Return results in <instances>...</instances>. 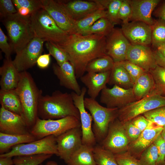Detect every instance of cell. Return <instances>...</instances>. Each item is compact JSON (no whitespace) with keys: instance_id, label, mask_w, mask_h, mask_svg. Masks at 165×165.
<instances>
[{"instance_id":"11","label":"cell","mask_w":165,"mask_h":165,"mask_svg":"<svg viewBox=\"0 0 165 165\" xmlns=\"http://www.w3.org/2000/svg\"><path fill=\"white\" fill-rule=\"evenodd\" d=\"M42 8L50 14L57 26L68 35L77 33L75 20L61 0H42Z\"/></svg>"},{"instance_id":"51","label":"cell","mask_w":165,"mask_h":165,"mask_svg":"<svg viewBox=\"0 0 165 165\" xmlns=\"http://www.w3.org/2000/svg\"><path fill=\"white\" fill-rule=\"evenodd\" d=\"M50 55L49 53L41 55L37 61L36 64L41 69L48 68L50 62Z\"/></svg>"},{"instance_id":"42","label":"cell","mask_w":165,"mask_h":165,"mask_svg":"<svg viewBox=\"0 0 165 165\" xmlns=\"http://www.w3.org/2000/svg\"><path fill=\"white\" fill-rule=\"evenodd\" d=\"M122 62L129 75L133 85L136 80L146 71L140 67L128 60Z\"/></svg>"},{"instance_id":"38","label":"cell","mask_w":165,"mask_h":165,"mask_svg":"<svg viewBox=\"0 0 165 165\" xmlns=\"http://www.w3.org/2000/svg\"><path fill=\"white\" fill-rule=\"evenodd\" d=\"M45 45L49 53L55 58L58 65H61L66 62H70V57L68 53L58 45L47 41Z\"/></svg>"},{"instance_id":"1","label":"cell","mask_w":165,"mask_h":165,"mask_svg":"<svg viewBox=\"0 0 165 165\" xmlns=\"http://www.w3.org/2000/svg\"><path fill=\"white\" fill-rule=\"evenodd\" d=\"M106 37L96 34L83 35L76 33L69 35L58 45L68 54L77 78L84 75L88 64L93 60L107 55Z\"/></svg>"},{"instance_id":"60","label":"cell","mask_w":165,"mask_h":165,"mask_svg":"<svg viewBox=\"0 0 165 165\" xmlns=\"http://www.w3.org/2000/svg\"><path fill=\"white\" fill-rule=\"evenodd\" d=\"M164 165H165V157L164 158Z\"/></svg>"},{"instance_id":"18","label":"cell","mask_w":165,"mask_h":165,"mask_svg":"<svg viewBox=\"0 0 165 165\" xmlns=\"http://www.w3.org/2000/svg\"><path fill=\"white\" fill-rule=\"evenodd\" d=\"M30 129L23 117L5 109L0 108V132L9 134L30 133Z\"/></svg>"},{"instance_id":"44","label":"cell","mask_w":165,"mask_h":165,"mask_svg":"<svg viewBox=\"0 0 165 165\" xmlns=\"http://www.w3.org/2000/svg\"><path fill=\"white\" fill-rule=\"evenodd\" d=\"M114 155L119 165H141L139 160L133 156L128 151Z\"/></svg>"},{"instance_id":"52","label":"cell","mask_w":165,"mask_h":165,"mask_svg":"<svg viewBox=\"0 0 165 165\" xmlns=\"http://www.w3.org/2000/svg\"><path fill=\"white\" fill-rule=\"evenodd\" d=\"M154 51L157 64L165 68V57L157 50Z\"/></svg>"},{"instance_id":"22","label":"cell","mask_w":165,"mask_h":165,"mask_svg":"<svg viewBox=\"0 0 165 165\" xmlns=\"http://www.w3.org/2000/svg\"><path fill=\"white\" fill-rule=\"evenodd\" d=\"M52 69L53 73L59 79L60 85L72 90L78 95L80 94L81 89L77 81L74 68L69 61L61 65L53 64Z\"/></svg>"},{"instance_id":"23","label":"cell","mask_w":165,"mask_h":165,"mask_svg":"<svg viewBox=\"0 0 165 165\" xmlns=\"http://www.w3.org/2000/svg\"><path fill=\"white\" fill-rule=\"evenodd\" d=\"M111 71L101 73L87 72L81 77V81L88 89L90 97L95 99L108 83Z\"/></svg>"},{"instance_id":"2","label":"cell","mask_w":165,"mask_h":165,"mask_svg":"<svg viewBox=\"0 0 165 165\" xmlns=\"http://www.w3.org/2000/svg\"><path fill=\"white\" fill-rule=\"evenodd\" d=\"M38 116L43 119H58L73 116L80 120V114L71 94L56 90L51 95H42L38 102Z\"/></svg>"},{"instance_id":"34","label":"cell","mask_w":165,"mask_h":165,"mask_svg":"<svg viewBox=\"0 0 165 165\" xmlns=\"http://www.w3.org/2000/svg\"><path fill=\"white\" fill-rule=\"evenodd\" d=\"M94 157L97 165H119L115 155L100 144L94 147Z\"/></svg>"},{"instance_id":"17","label":"cell","mask_w":165,"mask_h":165,"mask_svg":"<svg viewBox=\"0 0 165 165\" xmlns=\"http://www.w3.org/2000/svg\"><path fill=\"white\" fill-rule=\"evenodd\" d=\"M121 29L131 44L148 46L151 44V27L145 23L131 21L122 23Z\"/></svg>"},{"instance_id":"47","label":"cell","mask_w":165,"mask_h":165,"mask_svg":"<svg viewBox=\"0 0 165 165\" xmlns=\"http://www.w3.org/2000/svg\"><path fill=\"white\" fill-rule=\"evenodd\" d=\"M122 123L130 143L134 141L138 138L142 132L130 120Z\"/></svg>"},{"instance_id":"28","label":"cell","mask_w":165,"mask_h":165,"mask_svg":"<svg viewBox=\"0 0 165 165\" xmlns=\"http://www.w3.org/2000/svg\"><path fill=\"white\" fill-rule=\"evenodd\" d=\"M94 147L82 144L66 163L68 165H97L94 157Z\"/></svg>"},{"instance_id":"4","label":"cell","mask_w":165,"mask_h":165,"mask_svg":"<svg viewBox=\"0 0 165 165\" xmlns=\"http://www.w3.org/2000/svg\"><path fill=\"white\" fill-rule=\"evenodd\" d=\"M29 19L34 37L60 45L69 36L57 26L47 12L42 8L33 13Z\"/></svg>"},{"instance_id":"9","label":"cell","mask_w":165,"mask_h":165,"mask_svg":"<svg viewBox=\"0 0 165 165\" xmlns=\"http://www.w3.org/2000/svg\"><path fill=\"white\" fill-rule=\"evenodd\" d=\"M9 152L0 154V157L32 156L41 154L58 156L56 137L50 135L41 139L16 145Z\"/></svg>"},{"instance_id":"6","label":"cell","mask_w":165,"mask_h":165,"mask_svg":"<svg viewBox=\"0 0 165 165\" xmlns=\"http://www.w3.org/2000/svg\"><path fill=\"white\" fill-rule=\"evenodd\" d=\"M84 105L92 117L93 131L97 142L100 144L106 136L110 124L117 118L119 109L103 107L90 97L85 98Z\"/></svg>"},{"instance_id":"30","label":"cell","mask_w":165,"mask_h":165,"mask_svg":"<svg viewBox=\"0 0 165 165\" xmlns=\"http://www.w3.org/2000/svg\"><path fill=\"white\" fill-rule=\"evenodd\" d=\"M1 106L11 112L22 116V109L19 97L15 89L0 90Z\"/></svg>"},{"instance_id":"27","label":"cell","mask_w":165,"mask_h":165,"mask_svg":"<svg viewBox=\"0 0 165 165\" xmlns=\"http://www.w3.org/2000/svg\"><path fill=\"white\" fill-rule=\"evenodd\" d=\"M108 83L126 89L132 88L133 84L130 76L122 61L114 63Z\"/></svg>"},{"instance_id":"56","label":"cell","mask_w":165,"mask_h":165,"mask_svg":"<svg viewBox=\"0 0 165 165\" xmlns=\"http://www.w3.org/2000/svg\"><path fill=\"white\" fill-rule=\"evenodd\" d=\"M111 0H95L103 9L106 10Z\"/></svg>"},{"instance_id":"21","label":"cell","mask_w":165,"mask_h":165,"mask_svg":"<svg viewBox=\"0 0 165 165\" xmlns=\"http://www.w3.org/2000/svg\"><path fill=\"white\" fill-rule=\"evenodd\" d=\"M159 0H128L132 10L131 21H139L151 26L155 20L152 16Z\"/></svg>"},{"instance_id":"29","label":"cell","mask_w":165,"mask_h":165,"mask_svg":"<svg viewBox=\"0 0 165 165\" xmlns=\"http://www.w3.org/2000/svg\"><path fill=\"white\" fill-rule=\"evenodd\" d=\"M155 83L151 73L145 71L136 81L132 89L137 100H140L149 94L154 89Z\"/></svg>"},{"instance_id":"3","label":"cell","mask_w":165,"mask_h":165,"mask_svg":"<svg viewBox=\"0 0 165 165\" xmlns=\"http://www.w3.org/2000/svg\"><path fill=\"white\" fill-rule=\"evenodd\" d=\"M20 77L15 90L20 101L22 116L31 129L38 117V105L42 91L38 88L29 72L25 71L20 72Z\"/></svg>"},{"instance_id":"55","label":"cell","mask_w":165,"mask_h":165,"mask_svg":"<svg viewBox=\"0 0 165 165\" xmlns=\"http://www.w3.org/2000/svg\"><path fill=\"white\" fill-rule=\"evenodd\" d=\"M13 162L11 157H0V165H13Z\"/></svg>"},{"instance_id":"59","label":"cell","mask_w":165,"mask_h":165,"mask_svg":"<svg viewBox=\"0 0 165 165\" xmlns=\"http://www.w3.org/2000/svg\"><path fill=\"white\" fill-rule=\"evenodd\" d=\"M161 135L163 139L165 141V126L163 127V129L161 133Z\"/></svg>"},{"instance_id":"58","label":"cell","mask_w":165,"mask_h":165,"mask_svg":"<svg viewBox=\"0 0 165 165\" xmlns=\"http://www.w3.org/2000/svg\"><path fill=\"white\" fill-rule=\"evenodd\" d=\"M45 165H58L55 161L50 160L48 161Z\"/></svg>"},{"instance_id":"25","label":"cell","mask_w":165,"mask_h":165,"mask_svg":"<svg viewBox=\"0 0 165 165\" xmlns=\"http://www.w3.org/2000/svg\"><path fill=\"white\" fill-rule=\"evenodd\" d=\"M20 73L14 65L11 57L5 58L2 65L0 68V90L15 89L20 81Z\"/></svg>"},{"instance_id":"62","label":"cell","mask_w":165,"mask_h":165,"mask_svg":"<svg viewBox=\"0 0 165 165\" xmlns=\"http://www.w3.org/2000/svg\"><path fill=\"white\" fill-rule=\"evenodd\" d=\"M156 165H157V164H156Z\"/></svg>"},{"instance_id":"13","label":"cell","mask_w":165,"mask_h":165,"mask_svg":"<svg viewBox=\"0 0 165 165\" xmlns=\"http://www.w3.org/2000/svg\"><path fill=\"white\" fill-rule=\"evenodd\" d=\"M86 92V88L83 87L81 89L80 94L73 91L71 94L74 105L80 114L82 144L94 146L97 141L92 130V117L86 111L84 105V96Z\"/></svg>"},{"instance_id":"26","label":"cell","mask_w":165,"mask_h":165,"mask_svg":"<svg viewBox=\"0 0 165 165\" xmlns=\"http://www.w3.org/2000/svg\"><path fill=\"white\" fill-rule=\"evenodd\" d=\"M37 140L31 134H9L0 132V153L9 152L10 148L23 143Z\"/></svg>"},{"instance_id":"16","label":"cell","mask_w":165,"mask_h":165,"mask_svg":"<svg viewBox=\"0 0 165 165\" xmlns=\"http://www.w3.org/2000/svg\"><path fill=\"white\" fill-rule=\"evenodd\" d=\"M131 45L121 29L114 28L106 37V54L112 58L114 62L123 61L126 60Z\"/></svg>"},{"instance_id":"54","label":"cell","mask_w":165,"mask_h":165,"mask_svg":"<svg viewBox=\"0 0 165 165\" xmlns=\"http://www.w3.org/2000/svg\"><path fill=\"white\" fill-rule=\"evenodd\" d=\"M17 10L19 14L25 17H29L34 13L31 9L25 7H20L17 9Z\"/></svg>"},{"instance_id":"14","label":"cell","mask_w":165,"mask_h":165,"mask_svg":"<svg viewBox=\"0 0 165 165\" xmlns=\"http://www.w3.org/2000/svg\"><path fill=\"white\" fill-rule=\"evenodd\" d=\"M136 101L132 88L126 89L115 85L111 88L106 86L101 91L100 102L107 108L119 109Z\"/></svg>"},{"instance_id":"35","label":"cell","mask_w":165,"mask_h":165,"mask_svg":"<svg viewBox=\"0 0 165 165\" xmlns=\"http://www.w3.org/2000/svg\"><path fill=\"white\" fill-rule=\"evenodd\" d=\"M152 46L156 48L165 43V21L160 19L155 20L151 26Z\"/></svg>"},{"instance_id":"33","label":"cell","mask_w":165,"mask_h":165,"mask_svg":"<svg viewBox=\"0 0 165 165\" xmlns=\"http://www.w3.org/2000/svg\"><path fill=\"white\" fill-rule=\"evenodd\" d=\"M103 17L107 18V10L98 9L90 13L82 19L76 21V26L77 33H81L99 19Z\"/></svg>"},{"instance_id":"31","label":"cell","mask_w":165,"mask_h":165,"mask_svg":"<svg viewBox=\"0 0 165 165\" xmlns=\"http://www.w3.org/2000/svg\"><path fill=\"white\" fill-rule=\"evenodd\" d=\"M114 25L107 18H102L80 34L84 35L96 34L106 37L112 31Z\"/></svg>"},{"instance_id":"19","label":"cell","mask_w":165,"mask_h":165,"mask_svg":"<svg viewBox=\"0 0 165 165\" xmlns=\"http://www.w3.org/2000/svg\"><path fill=\"white\" fill-rule=\"evenodd\" d=\"M126 60L147 72L154 68L157 65L154 51L148 46L131 44L127 53Z\"/></svg>"},{"instance_id":"39","label":"cell","mask_w":165,"mask_h":165,"mask_svg":"<svg viewBox=\"0 0 165 165\" xmlns=\"http://www.w3.org/2000/svg\"><path fill=\"white\" fill-rule=\"evenodd\" d=\"M158 158L157 148L153 143L142 152L138 160L141 165H156Z\"/></svg>"},{"instance_id":"48","label":"cell","mask_w":165,"mask_h":165,"mask_svg":"<svg viewBox=\"0 0 165 165\" xmlns=\"http://www.w3.org/2000/svg\"><path fill=\"white\" fill-rule=\"evenodd\" d=\"M153 144L156 147L158 152V158L156 164L164 165L165 157V141L161 137V134L155 140Z\"/></svg>"},{"instance_id":"50","label":"cell","mask_w":165,"mask_h":165,"mask_svg":"<svg viewBox=\"0 0 165 165\" xmlns=\"http://www.w3.org/2000/svg\"><path fill=\"white\" fill-rule=\"evenodd\" d=\"M130 121L141 132L146 128L150 123V121L143 115L138 116Z\"/></svg>"},{"instance_id":"5","label":"cell","mask_w":165,"mask_h":165,"mask_svg":"<svg viewBox=\"0 0 165 165\" xmlns=\"http://www.w3.org/2000/svg\"><path fill=\"white\" fill-rule=\"evenodd\" d=\"M29 17L22 16L17 13L2 19L9 43L16 53L24 48L34 37Z\"/></svg>"},{"instance_id":"46","label":"cell","mask_w":165,"mask_h":165,"mask_svg":"<svg viewBox=\"0 0 165 165\" xmlns=\"http://www.w3.org/2000/svg\"><path fill=\"white\" fill-rule=\"evenodd\" d=\"M132 16V10L128 0H123L120 7L118 17L122 23H128L130 20Z\"/></svg>"},{"instance_id":"40","label":"cell","mask_w":165,"mask_h":165,"mask_svg":"<svg viewBox=\"0 0 165 165\" xmlns=\"http://www.w3.org/2000/svg\"><path fill=\"white\" fill-rule=\"evenodd\" d=\"M150 121L160 127L165 126V106L156 108L143 115Z\"/></svg>"},{"instance_id":"10","label":"cell","mask_w":165,"mask_h":165,"mask_svg":"<svg viewBox=\"0 0 165 165\" xmlns=\"http://www.w3.org/2000/svg\"><path fill=\"white\" fill-rule=\"evenodd\" d=\"M130 143L123 123L117 118L110 124L107 134L100 145L116 154L127 151Z\"/></svg>"},{"instance_id":"61","label":"cell","mask_w":165,"mask_h":165,"mask_svg":"<svg viewBox=\"0 0 165 165\" xmlns=\"http://www.w3.org/2000/svg\"><path fill=\"white\" fill-rule=\"evenodd\" d=\"M39 165H42V164H41Z\"/></svg>"},{"instance_id":"45","label":"cell","mask_w":165,"mask_h":165,"mask_svg":"<svg viewBox=\"0 0 165 165\" xmlns=\"http://www.w3.org/2000/svg\"><path fill=\"white\" fill-rule=\"evenodd\" d=\"M17 13L12 0H0V16L2 19Z\"/></svg>"},{"instance_id":"37","label":"cell","mask_w":165,"mask_h":165,"mask_svg":"<svg viewBox=\"0 0 165 165\" xmlns=\"http://www.w3.org/2000/svg\"><path fill=\"white\" fill-rule=\"evenodd\" d=\"M53 155L41 154L32 156H19L13 159L14 165H39Z\"/></svg>"},{"instance_id":"20","label":"cell","mask_w":165,"mask_h":165,"mask_svg":"<svg viewBox=\"0 0 165 165\" xmlns=\"http://www.w3.org/2000/svg\"><path fill=\"white\" fill-rule=\"evenodd\" d=\"M163 129V127H158L150 121L147 127L142 132L138 138L130 143L128 151L136 158H139L142 152L153 143Z\"/></svg>"},{"instance_id":"43","label":"cell","mask_w":165,"mask_h":165,"mask_svg":"<svg viewBox=\"0 0 165 165\" xmlns=\"http://www.w3.org/2000/svg\"><path fill=\"white\" fill-rule=\"evenodd\" d=\"M16 9L23 7L28 8L33 12L42 8V0H12Z\"/></svg>"},{"instance_id":"8","label":"cell","mask_w":165,"mask_h":165,"mask_svg":"<svg viewBox=\"0 0 165 165\" xmlns=\"http://www.w3.org/2000/svg\"><path fill=\"white\" fill-rule=\"evenodd\" d=\"M165 106V96L154 90L143 98L118 109L117 118L122 123L131 120L148 111Z\"/></svg>"},{"instance_id":"53","label":"cell","mask_w":165,"mask_h":165,"mask_svg":"<svg viewBox=\"0 0 165 165\" xmlns=\"http://www.w3.org/2000/svg\"><path fill=\"white\" fill-rule=\"evenodd\" d=\"M154 13L156 17L165 21V2L156 9Z\"/></svg>"},{"instance_id":"41","label":"cell","mask_w":165,"mask_h":165,"mask_svg":"<svg viewBox=\"0 0 165 165\" xmlns=\"http://www.w3.org/2000/svg\"><path fill=\"white\" fill-rule=\"evenodd\" d=\"M123 0H111L107 10V18L114 25L119 23L118 17L120 7Z\"/></svg>"},{"instance_id":"57","label":"cell","mask_w":165,"mask_h":165,"mask_svg":"<svg viewBox=\"0 0 165 165\" xmlns=\"http://www.w3.org/2000/svg\"><path fill=\"white\" fill-rule=\"evenodd\" d=\"M156 49L162 55L165 57V43L161 44Z\"/></svg>"},{"instance_id":"24","label":"cell","mask_w":165,"mask_h":165,"mask_svg":"<svg viewBox=\"0 0 165 165\" xmlns=\"http://www.w3.org/2000/svg\"><path fill=\"white\" fill-rule=\"evenodd\" d=\"M61 1L73 18L76 21L82 19L96 10L102 9L95 0Z\"/></svg>"},{"instance_id":"49","label":"cell","mask_w":165,"mask_h":165,"mask_svg":"<svg viewBox=\"0 0 165 165\" xmlns=\"http://www.w3.org/2000/svg\"><path fill=\"white\" fill-rule=\"evenodd\" d=\"M8 38L0 28V48L5 54V58L11 57V55L13 51V48L8 42Z\"/></svg>"},{"instance_id":"36","label":"cell","mask_w":165,"mask_h":165,"mask_svg":"<svg viewBox=\"0 0 165 165\" xmlns=\"http://www.w3.org/2000/svg\"><path fill=\"white\" fill-rule=\"evenodd\" d=\"M149 72L154 81V90L157 93L165 96V68L157 65Z\"/></svg>"},{"instance_id":"32","label":"cell","mask_w":165,"mask_h":165,"mask_svg":"<svg viewBox=\"0 0 165 165\" xmlns=\"http://www.w3.org/2000/svg\"><path fill=\"white\" fill-rule=\"evenodd\" d=\"M114 62L110 56L106 55L96 58L87 65V72L101 73L111 71L114 65Z\"/></svg>"},{"instance_id":"15","label":"cell","mask_w":165,"mask_h":165,"mask_svg":"<svg viewBox=\"0 0 165 165\" xmlns=\"http://www.w3.org/2000/svg\"><path fill=\"white\" fill-rule=\"evenodd\" d=\"M58 156L66 163L82 145L81 127L71 129L56 137Z\"/></svg>"},{"instance_id":"7","label":"cell","mask_w":165,"mask_h":165,"mask_svg":"<svg viewBox=\"0 0 165 165\" xmlns=\"http://www.w3.org/2000/svg\"><path fill=\"white\" fill-rule=\"evenodd\" d=\"M81 127L80 120L73 116L55 119H43L38 117L30 132L38 140L52 135L57 137L71 129Z\"/></svg>"},{"instance_id":"12","label":"cell","mask_w":165,"mask_h":165,"mask_svg":"<svg viewBox=\"0 0 165 165\" xmlns=\"http://www.w3.org/2000/svg\"><path fill=\"white\" fill-rule=\"evenodd\" d=\"M45 41L44 39L34 37L24 48L16 53L13 62L20 72L26 71L36 64L43 51Z\"/></svg>"}]
</instances>
